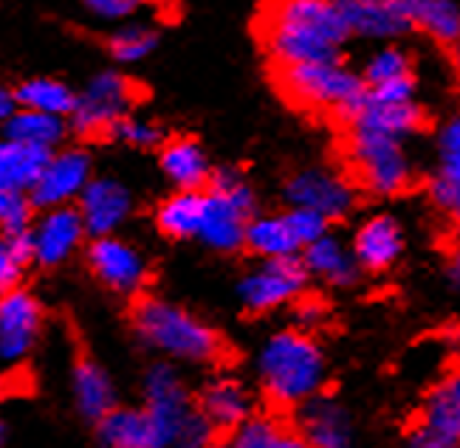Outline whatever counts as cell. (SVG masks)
Masks as SVG:
<instances>
[{"label": "cell", "instance_id": "27", "mask_svg": "<svg viewBox=\"0 0 460 448\" xmlns=\"http://www.w3.org/2000/svg\"><path fill=\"white\" fill-rule=\"evenodd\" d=\"M74 398H76L79 412L96 423L116 409L111 378L105 375L102 366L88 356H79L74 364Z\"/></svg>", "mask_w": 460, "mask_h": 448}, {"label": "cell", "instance_id": "21", "mask_svg": "<svg viewBox=\"0 0 460 448\" xmlns=\"http://www.w3.org/2000/svg\"><path fill=\"white\" fill-rule=\"evenodd\" d=\"M158 164H162L164 175L172 180V187L181 192L207 189V183L212 178V167L204 147L190 136L167 138L162 145V153H158Z\"/></svg>", "mask_w": 460, "mask_h": 448}, {"label": "cell", "instance_id": "3", "mask_svg": "<svg viewBox=\"0 0 460 448\" xmlns=\"http://www.w3.org/2000/svg\"><path fill=\"white\" fill-rule=\"evenodd\" d=\"M130 321L138 338L170 358L217 364L226 356V344L221 333L172 302L155 296H138L133 302Z\"/></svg>", "mask_w": 460, "mask_h": 448}, {"label": "cell", "instance_id": "33", "mask_svg": "<svg viewBox=\"0 0 460 448\" xmlns=\"http://www.w3.org/2000/svg\"><path fill=\"white\" fill-rule=\"evenodd\" d=\"M158 48V31L142 23H125L105 37V51L113 63H142Z\"/></svg>", "mask_w": 460, "mask_h": 448}, {"label": "cell", "instance_id": "12", "mask_svg": "<svg viewBox=\"0 0 460 448\" xmlns=\"http://www.w3.org/2000/svg\"><path fill=\"white\" fill-rule=\"evenodd\" d=\"M88 266L91 274L111 288L113 294L136 296L147 285V262L130 242L119 237H96L88 249Z\"/></svg>", "mask_w": 460, "mask_h": 448}, {"label": "cell", "instance_id": "53", "mask_svg": "<svg viewBox=\"0 0 460 448\" xmlns=\"http://www.w3.org/2000/svg\"><path fill=\"white\" fill-rule=\"evenodd\" d=\"M457 445H460V443H457Z\"/></svg>", "mask_w": 460, "mask_h": 448}, {"label": "cell", "instance_id": "39", "mask_svg": "<svg viewBox=\"0 0 460 448\" xmlns=\"http://www.w3.org/2000/svg\"><path fill=\"white\" fill-rule=\"evenodd\" d=\"M83 4L93 17L108 20V23H122V20H130L138 12L155 6L158 0H83Z\"/></svg>", "mask_w": 460, "mask_h": 448}, {"label": "cell", "instance_id": "19", "mask_svg": "<svg viewBox=\"0 0 460 448\" xmlns=\"http://www.w3.org/2000/svg\"><path fill=\"white\" fill-rule=\"evenodd\" d=\"M424 108L418 101H378L370 93L365 96L362 108L356 110V116L348 121V127H365L382 136H393L398 141H407L424 127Z\"/></svg>", "mask_w": 460, "mask_h": 448}, {"label": "cell", "instance_id": "22", "mask_svg": "<svg viewBox=\"0 0 460 448\" xmlns=\"http://www.w3.org/2000/svg\"><path fill=\"white\" fill-rule=\"evenodd\" d=\"M201 415L212 423L215 432H234L254 415L252 392L234 378H215L201 392Z\"/></svg>", "mask_w": 460, "mask_h": 448}, {"label": "cell", "instance_id": "6", "mask_svg": "<svg viewBox=\"0 0 460 448\" xmlns=\"http://www.w3.org/2000/svg\"><path fill=\"white\" fill-rule=\"evenodd\" d=\"M145 99L142 83H136L122 71L96 74L83 93H76V105L68 116V130L85 141L111 138V130L130 116V110Z\"/></svg>", "mask_w": 460, "mask_h": 448}, {"label": "cell", "instance_id": "32", "mask_svg": "<svg viewBox=\"0 0 460 448\" xmlns=\"http://www.w3.org/2000/svg\"><path fill=\"white\" fill-rule=\"evenodd\" d=\"M243 246L263 257V259H279V257H296L299 246L286 223V215H266V217H252L246 226Z\"/></svg>", "mask_w": 460, "mask_h": 448}, {"label": "cell", "instance_id": "44", "mask_svg": "<svg viewBox=\"0 0 460 448\" xmlns=\"http://www.w3.org/2000/svg\"><path fill=\"white\" fill-rule=\"evenodd\" d=\"M325 316H328L325 304L316 302V299H305L296 308V324H299V330H303V333H311L314 328H319V324L325 321Z\"/></svg>", "mask_w": 460, "mask_h": 448}, {"label": "cell", "instance_id": "37", "mask_svg": "<svg viewBox=\"0 0 460 448\" xmlns=\"http://www.w3.org/2000/svg\"><path fill=\"white\" fill-rule=\"evenodd\" d=\"M31 200L29 195L0 189V232H23L31 229Z\"/></svg>", "mask_w": 460, "mask_h": 448}, {"label": "cell", "instance_id": "28", "mask_svg": "<svg viewBox=\"0 0 460 448\" xmlns=\"http://www.w3.org/2000/svg\"><path fill=\"white\" fill-rule=\"evenodd\" d=\"M51 153L20 145L12 138H0V189L29 195L40 170L46 167Z\"/></svg>", "mask_w": 460, "mask_h": 448}, {"label": "cell", "instance_id": "25", "mask_svg": "<svg viewBox=\"0 0 460 448\" xmlns=\"http://www.w3.org/2000/svg\"><path fill=\"white\" fill-rule=\"evenodd\" d=\"M418 429H424L452 445L460 443V373L447 375L429 392Z\"/></svg>", "mask_w": 460, "mask_h": 448}, {"label": "cell", "instance_id": "36", "mask_svg": "<svg viewBox=\"0 0 460 448\" xmlns=\"http://www.w3.org/2000/svg\"><path fill=\"white\" fill-rule=\"evenodd\" d=\"M113 141H122V145H130L136 150H153L164 145V133L155 121L138 119V116H125L119 125L111 130Z\"/></svg>", "mask_w": 460, "mask_h": 448}, {"label": "cell", "instance_id": "30", "mask_svg": "<svg viewBox=\"0 0 460 448\" xmlns=\"http://www.w3.org/2000/svg\"><path fill=\"white\" fill-rule=\"evenodd\" d=\"M204 206H207L204 189H192V192L178 189L158 206L155 223H158V229H162V234H167L172 240L198 237V232H201V220H204Z\"/></svg>", "mask_w": 460, "mask_h": 448}, {"label": "cell", "instance_id": "47", "mask_svg": "<svg viewBox=\"0 0 460 448\" xmlns=\"http://www.w3.org/2000/svg\"><path fill=\"white\" fill-rule=\"evenodd\" d=\"M452 274L460 282V226H457V232L452 237Z\"/></svg>", "mask_w": 460, "mask_h": 448}, {"label": "cell", "instance_id": "45", "mask_svg": "<svg viewBox=\"0 0 460 448\" xmlns=\"http://www.w3.org/2000/svg\"><path fill=\"white\" fill-rule=\"evenodd\" d=\"M404 448H455V445L447 443V440H441V437L429 435V432H424V429H415L410 435V440H407Z\"/></svg>", "mask_w": 460, "mask_h": 448}, {"label": "cell", "instance_id": "26", "mask_svg": "<svg viewBox=\"0 0 460 448\" xmlns=\"http://www.w3.org/2000/svg\"><path fill=\"white\" fill-rule=\"evenodd\" d=\"M303 251V266L311 277H319L328 285H336V288H348L358 279V266L353 254L342 246V240L325 234Z\"/></svg>", "mask_w": 460, "mask_h": 448}, {"label": "cell", "instance_id": "46", "mask_svg": "<svg viewBox=\"0 0 460 448\" xmlns=\"http://www.w3.org/2000/svg\"><path fill=\"white\" fill-rule=\"evenodd\" d=\"M17 113V99H14V88H6L0 85V125H6V121Z\"/></svg>", "mask_w": 460, "mask_h": 448}, {"label": "cell", "instance_id": "40", "mask_svg": "<svg viewBox=\"0 0 460 448\" xmlns=\"http://www.w3.org/2000/svg\"><path fill=\"white\" fill-rule=\"evenodd\" d=\"M215 437H217V432L212 429V423L201 412L192 409L181 426V432L175 437V445L178 448H209V445H215Z\"/></svg>", "mask_w": 460, "mask_h": 448}, {"label": "cell", "instance_id": "48", "mask_svg": "<svg viewBox=\"0 0 460 448\" xmlns=\"http://www.w3.org/2000/svg\"><path fill=\"white\" fill-rule=\"evenodd\" d=\"M283 448H308V443H305V440H303V437H299V435H296V432H291V435H288V440H286V445H283Z\"/></svg>", "mask_w": 460, "mask_h": 448}, {"label": "cell", "instance_id": "51", "mask_svg": "<svg viewBox=\"0 0 460 448\" xmlns=\"http://www.w3.org/2000/svg\"><path fill=\"white\" fill-rule=\"evenodd\" d=\"M4 435H6V429H4V423H0V443H4Z\"/></svg>", "mask_w": 460, "mask_h": 448}, {"label": "cell", "instance_id": "9", "mask_svg": "<svg viewBox=\"0 0 460 448\" xmlns=\"http://www.w3.org/2000/svg\"><path fill=\"white\" fill-rule=\"evenodd\" d=\"M308 282V271L303 259L296 257H279V259H263L243 282H240V299L246 311L252 313H269L279 304H286L303 294Z\"/></svg>", "mask_w": 460, "mask_h": 448}, {"label": "cell", "instance_id": "23", "mask_svg": "<svg viewBox=\"0 0 460 448\" xmlns=\"http://www.w3.org/2000/svg\"><path fill=\"white\" fill-rule=\"evenodd\" d=\"M410 31H424L444 46L460 43V4L457 0H395Z\"/></svg>", "mask_w": 460, "mask_h": 448}, {"label": "cell", "instance_id": "13", "mask_svg": "<svg viewBox=\"0 0 460 448\" xmlns=\"http://www.w3.org/2000/svg\"><path fill=\"white\" fill-rule=\"evenodd\" d=\"M43 328V308L26 291L0 294V356L6 361H20L40 336Z\"/></svg>", "mask_w": 460, "mask_h": 448}, {"label": "cell", "instance_id": "42", "mask_svg": "<svg viewBox=\"0 0 460 448\" xmlns=\"http://www.w3.org/2000/svg\"><path fill=\"white\" fill-rule=\"evenodd\" d=\"M4 242L9 254L14 257V262L20 268H26L29 262L34 259V237H31V229H23V232H9L4 234Z\"/></svg>", "mask_w": 460, "mask_h": 448}, {"label": "cell", "instance_id": "10", "mask_svg": "<svg viewBox=\"0 0 460 448\" xmlns=\"http://www.w3.org/2000/svg\"><path fill=\"white\" fill-rule=\"evenodd\" d=\"M145 412L153 423V429L162 445H175V437L181 432L184 420L190 417L192 406L181 375L170 364H155L145 378Z\"/></svg>", "mask_w": 460, "mask_h": 448}, {"label": "cell", "instance_id": "35", "mask_svg": "<svg viewBox=\"0 0 460 448\" xmlns=\"http://www.w3.org/2000/svg\"><path fill=\"white\" fill-rule=\"evenodd\" d=\"M288 435L291 429H286L279 420L252 415L246 423H240L232 432V440L226 445L229 448H283Z\"/></svg>", "mask_w": 460, "mask_h": 448}, {"label": "cell", "instance_id": "18", "mask_svg": "<svg viewBox=\"0 0 460 448\" xmlns=\"http://www.w3.org/2000/svg\"><path fill=\"white\" fill-rule=\"evenodd\" d=\"M342 23L350 37L362 40H395L410 34L395 0H336Z\"/></svg>", "mask_w": 460, "mask_h": 448}, {"label": "cell", "instance_id": "11", "mask_svg": "<svg viewBox=\"0 0 460 448\" xmlns=\"http://www.w3.org/2000/svg\"><path fill=\"white\" fill-rule=\"evenodd\" d=\"M91 183V158L83 150H59L51 153L46 167L40 170L34 187L29 189V200L37 209L71 206L79 200L83 189Z\"/></svg>", "mask_w": 460, "mask_h": 448}, {"label": "cell", "instance_id": "24", "mask_svg": "<svg viewBox=\"0 0 460 448\" xmlns=\"http://www.w3.org/2000/svg\"><path fill=\"white\" fill-rule=\"evenodd\" d=\"M99 448H164L145 409H116L96 423Z\"/></svg>", "mask_w": 460, "mask_h": 448}, {"label": "cell", "instance_id": "4", "mask_svg": "<svg viewBox=\"0 0 460 448\" xmlns=\"http://www.w3.org/2000/svg\"><path fill=\"white\" fill-rule=\"evenodd\" d=\"M277 91L294 108L311 113H331L342 125L356 116L367 96L362 76L342 63H308L291 68H271Z\"/></svg>", "mask_w": 460, "mask_h": 448}, {"label": "cell", "instance_id": "15", "mask_svg": "<svg viewBox=\"0 0 460 448\" xmlns=\"http://www.w3.org/2000/svg\"><path fill=\"white\" fill-rule=\"evenodd\" d=\"M31 237H34V262L51 268L66 262L79 249V242L85 240V223L74 206L46 209V215L31 229Z\"/></svg>", "mask_w": 460, "mask_h": 448}, {"label": "cell", "instance_id": "7", "mask_svg": "<svg viewBox=\"0 0 460 448\" xmlns=\"http://www.w3.org/2000/svg\"><path fill=\"white\" fill-rule=\"evenodd\" d=\"M348 161L362 189L393 198L412 183V164L404 141L365 127H348Z\"/></svg>", "mask_w": 460, "mask_h": 448}, {"label": "cell", "instance_id": "20", "mask_svg": "<svg viewBox=\"0 0 460 448\" xmlns=\"http://www.w3.org/2000/svg\"><path fill=\"white\" fill-rule=\"evenodd\" d=\"M299 437L308 448H353L345 409L336 400L319 395L299 406Z\"/></svg>", "mask_w": 460, "mask_h": 448}, {"label": "cell", "instance_id": "31", "mask_svg": "<svg viewBox=\"0 0 460 448\" xmlns=\"http://www.w3.org/2000/svg\"><path fill=\"white\" fill-rule=\"evenodd\" d=\"M66 133H68L66 119L23 110V108H17V113L4 125V138L20 141V145H29L46 153H54V147L66 138Z\"/></svg>", "mask_w": 460, "mask_h": 448}, {"label": "cell", "instance_id": "50", "mask_svg": "<svg viewBox=\"0 0 460 448\" xmlns=\"http://www.w3.org/2000/svg\"><path fill=\"white\" fill-rule=\"evenodd\" d=\"M4 395H6V383H4V378H0V400H4Z\"/></svg>", "mask_w": 460, "mask_h": 448}, {"label": "cell", "instance_id": "17", "mask_svg": "<svg viewBox=\"0 0 460 448\" xmlns=\"http://www.w3.org/2000/svg\"><path fill=\"white\" fill-rule=\"evenodd\" d=\"M404 251V232L398 220L390 215H376L358 226L353 237V259L358 268L387 271L393 268Z\"/></svg>", "mask_w": 460, "mask_h": 448}, {"label": "cell", "instance_id": "49", "mask_svg": "<svg viewBox=\"0 0 460 448\" xmlns=\"http://www.w3.org/2000/svg\"><path fill=\"white\" fill-rule=\"evenodd\" d=\"M452 51H455V59H457V66H460V43H455Z\"/></svg>", "mask_w": 460, "mask_h": 448}, {"label": "cell", "instance_id": "52", "mask_svg": "<svg viewBox=\"0 0 460 448\" xmlns=\"http://www.w3.org/2000/svg\"><path fill=\"white\" fill-rule=\"evenodd\" d=\"M209 448H229V445H224V443H215V445H209Z\"/></svg>", "mask_w": 460, "mask_h": 448}, {"label": "cell", "instance_id": "1", "mask_svg": "<svg viewBox=\"0 0 460 448\" xmlns=\"http://www.w3.org/2000/svg\"><path fill=\"white\" fill-rule=\"evenodd\" d=\"M257 40L271 68L342 63L350 40L336 0H266L257 14Z\"/></svg>", "mask_w": 460, "mask_h": 448}, {"label": "cell", "instance_id": "14", "mask_svg": "<svg viewBox=\"0 0 460 448\" xmlns=\"http://www.w3.org/2000/svg\"><path fill=\"white\" fill-rule=\"evenodd\" d=\"M133 209L130 192L113 178H91V183L79 195V217L85 223V234L111 237L122 223L128 220Z\"/></svg>", "mask_w": 460, "mask_h": 448}, {"label": "cell", "instance_id": "29", "mask_svg": "<svg viewBox=\"0 0 460 448\" xmlns=\"http://www.w3.org/2000/svg\"><path fill=\"white\" fill-rule=\"evenodd\" d=\"M14 99H17V108H23V110L49 113V116H59L68 121L71 110L76 105V91L71 85H66L63 79L31 76L14 88Z\"/></svg>", "mask_w": 460, "mask_h": 448}, {"label": "cell", "instance_id": "38", "mask_svg": "<svg viewBox=\"0 0 460 448\" xmlns=\"http://www.w3.org/2000/svg\"><path fill=\"white\" fill-rule=\"evenodd\" d=\"M286 223H288V229H291L299 249H308L311 242H316L319 237L328 234V220L308 212V209H288Z\"/></svg>", "mask_w": 460, "mask_h": 448}, {"label": "cell", "instance_id": "2", "mask_svg": "<svg viewBox=\"0 0 460 448\" xmlns=\"http://www.w3.org/2000/svg\"><path fill=\"white\" fill-rule=\"evenodd\" d=\"M257 373L274 406L296 409L323 392L328 366L311 333L283 330L266 341L257 361Z\"/></svg>", "mask_w": 460, "mask_h": 448}, {"label": "cell", "instance_id": "16", "mask_svg": "<svg viewBox=\"0 0 460 448\" xmlns=\"http://www.w3.org/2000/svg\"><path fill=\"white\" fill-rule=\"evenodd\" d=\"M429 200L444 217L460 223V116L438 136V170L429 180Z\"/></svg>", "mask_w": 460, "mask_h": 448}, {"label": "cell", "instance_id": "41", "mask_svg": "<svg viewBox=\"0 0 460 448\" xmlns=\"http://www.w3.org/2000/svg\"><path fill=\"white\" fill-rule=\"evenodd\" d=\"M367 93L378 101H415V76H404V79H393L387 85H378V88H367Z\"/></svg>", "mask_w": 460, "mask_h": 448}, {"label": "cell", "instance_id": "34", "mask_svg": "<svg viewBox=\"0 0 460 448\" xmlns=\"http://www.w3.org/2000/svg\"><path fill=\"white\" fill-rule=\"evenodd\" d=\"M362 76L365 88H378V85H387L393 79H404V76H412V59L404 48L398 46H385L378 48L370 59L365 71L358 74Z\"/></svg>", "mask_w": 460, "mask_h": 448}, {"label": "cell", "instance_id": "8", "mask_svg": "<svg viewBox=\"0 0 460 448\" xmlns=\"http://www.w3.org/2000/svg\"><path fill=\"white\" fill-rule=\"evenodd\" d=\"M286 200L291 209H308L331 223L353 212L356 187L350 178L331 170H303L288 178Z\"/></svg>", "mask_w": 460, "mask_h": 448}, {"label": "cell", "instance_id": "43", "mask_svg": "<svg viewBox=\"0 0 460 448\" xmlns=\"http://www.w3.org/2000/svg\"><path fill=\"white\" fill-rule=\"evenodd\" d=\"M20 274H23V268H20L17 262H14V257L9 254L6 242H4V234H0V294L14 291Z\"/></svg>", "mask_w": 460, "mask_h": 448}, {"label": "cell", "instance_id": "5", "mask_svg": "<svg viewBox=\"0 0 460 448\" xmlns=\"http://www.w3.org/2000/svg\"><path fill=\"white\" fill-rule=\"evenodd\" d=\"M207 206L201 220V237L215 251H237L243 246L246 226L254 217V192L237 170H212L207 183Z\"/></svg>", "mask_w": 460, "mask_h": 448}]
</instances>
